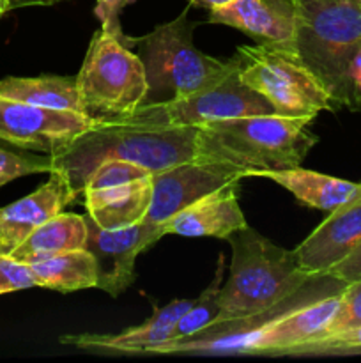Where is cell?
Segmentation results:
<instances>
[{"label": "cell", "instance_id": "1", "mask_svg": "<svg viewBox=\"0 0 361 363\" xmlns=\"http://www.w3.org/2000/svg\"><path fill=\"white\" fill-rule=\"evenodd\" d=\"M197 126H166L131 117L101 119L52 156V172L84 194L88 174L106 160H124L154 172L195 160Z\"/></svg>", "mask_w": 361, "mask_h": 363}, {"label": "cell", "instance_id": "2", "mask_svg": "<svg viewBox=\"0 0 361 363\" xmlns=\"http://www.w3.org/2000/svg\"><path fill=\"white\" fill-rule=\"evenodd\" d=\"M311 117L278 113L234 117L197 126L195 160L237 169L246 177L299 167L317 137Z\"/></svg>", "mask_w": 361, "mask_h": 363}, {"label": "cell", "instance_id": "3", "mask_svg": "<svg viewBox=\"0 0 361 363\" xmlns=\"http://www.w3.org/2000/svg\"><path fill=\"white\" fill-rule=\"evenodd\" d=\"M227 241L232 262L214 325L265 314L317 279L301 269L296 250L276 247L250 227L236 230Z\"/></svg>", "mask_w": 361, "mask_h": 363}, {"label": "cell", "instance_id": "4", "mask_svg": "<svg viewBox=\"0 0 361 363\" xmlns=\"http://www.w3.org/2000/svg\"><path fill=\"white\" fill-rule=\"evenodd\" d=\"M294 4L297 55L324 85L335 106L360 110L349 67L361 46V0H294Z\"/></svg>", "mask_w": 361, "mask_h": 363}, {"label": "cell", "instance_id": "5", "mask_svg": "<svg viewBox=\"0 0 361 363\" xmlns=\"http://www.w3.org/2000/svg\"><path fill=\"white\" fill-rule=\"evenodd\" d=\"M193 23L188 11L156 27L140 39H131L145 67V103H165L186 98L216 84L234 67V59L219 60L195 48Z\"/></svg>", "mask_w": 361, "mask_h": 363}, {"label": "cell", "instance_id": "6", "mask_svg": "<svg viewBox=\"0 0 361 363\" xmlns=\"http://www.w3.org/2000/svg\"><path fill=\"white\" fill-rule=\"evenodd\" d=\"M131 39L94 32L76 78L81 108L96 121L131 116L147 96L145 67L131 52Z\"/></svg>", "mask_w": 361, "mask_h": 363}, {"label": "cell", "instance_id": "7", "mask_svg": "<svg viewBox=\"0 0 361 363\" xmlns=\"http://www.w3.org/2000/svg\"><path fill=\"white\" fill-rule=\"evenodd\" d=\"M241 80L264 96L283 117H311L335 110L331 96L304 66L296 46L258 43L239 46L234 53Z\"/></svg>", "mask_w": 361, "mask_h": 363}, {"label": "cell", "instance_id": "8", "mask_svg": "<svg viewBox=\"0 0 361 363\" xmlns=\"http://www.w3.org/2000/svg\"><path fill=\"white\" fill-rule=\"evenodd\" d=\"M262 113L276 112L264 96L255 92L241 80L237 64L234 60L232 69L216 84L173 101L145 103L127 117L166 126H202L214 121Z\"/></svg>", "mask_w": 361, "mask_h": 363}, {"label": "cell", "instance_id": "9", "mask_svg": "<svg viewBox=\"0 0 361 363\" xmlns=\"http://www.w3.org/2000/svg\"><path fill=\"white\" fill-rule=\"evenodd\" d=\"M98 123L71 110H53L0 96V138L18 147L53 155Z\"/></svg>", "mask_w": 361, "mask_h": 363}, {"label": "cell", "instance_id": "10", "mask_svg": "<svg viewBox=\"0 0 361 363\" xmlns=\"http://www.w3.org/2000/svg\"><path fill=\"white\" fill-rule=\"evenodd\" d=\"M87 250L96 261L98 284L96 287L110 296L117 298L134 282V262L137 257L165 236V229L159 223L140 222L122 229H101L88 215Z\"/></svg>", "mask_w": 361, "mask_h": 363}, {"label": "cell", "instance_id": "11", "mask_svg": "<svg viewBox=\"0 0 361 363\" xmlns=\"http://www.w3.org/2000/svg\"><path fill=\"white\" fill-rule=\"evenodd\" d=\"M244 174L219 163L191 162L168 167L152 174V201L144 222L163 225L198 199L229 184L239 183Z\"/></svg>", "mask_w": 361, "mask_h": 363}, {"label": "cell", "instance_id": "12", "mask_svg": "<svg viewBox=\"0 0 361 363\" xmlns=\"http://www.w3.org/2000/svg\"><path fill=\"white\" fill-rule=\"evenodd\" d=\"M361 243V197L336 211L296 248L301 269L310 277L328 275Z\"/></svg>", "mask_w": 361, "mask_h": 363}, {"label": "cell", "instance_id": "13", "mask_svg": "<svg viewBox=\"0 0 361 363\" xmlns=\"http://www.w3.org/2000/svg\"><path fill=\"white\" fill-rule=\"evenodd\" d=\"M78 195L59 172L27 197L0 208V254H13L39 225L64 211Z\"/></svg>", "mask_w": 361, "mask_h": 363}, {"label": "cell", "instance_id": "14", "mask_svg": "<svg viewBox=\"0 0 361 363\" xmlns=\"http://www.w3.org/2000/svg\"><path fill=\"white\" fill-rule=\"evenodd\" d=\"M209 21L237 28L258 43L294 46L296 4L294 0H232L209 11Z\"/></svg>", "mask_w": 361, "mask_h": 363}, {"label": "cell", "instance_id": "15", "mask_svg": "<svg viewBox=\"0 0 361 363\" xmlns=\"http://www.w3.org/2000/svg\"><path fill=\"white\" fill-rule=\"evenodd\" d=\"M239 183L229 184L173 215L163 223L166 234L184 238H218L227 240L236 230L248 227L237 199Z\"/></svg>", "mask_w": 361, "mask_h": 363}, {"label": "cell", "instance_id": "16", "mask_svg": "<svg viewBox=\"0 0 361 363\" xmlns=\"http://www.w3.org/2000/svg\"><path fill=\"white\" fill-rule=\"evenodd\" d=\"M193 300H173L170 303L158 307L147 321L140 326L124 330L117 335H96V333H84V335H64L60 337L62 344H71L85 350H106V351H124V353H138L145 351L151 353L156 346L165 344L172 339V332L180 315L190 308Z\"/></svg>", "mask_w": 361, "mask_h": 363}, {"label": "cell", "instance_id": "17", "mask_svg": "<svg viewBox=\"0 0 361 363\" xmlns=\"http://www.w3.org/2000/svg\"><path fill=\"white\" fill-rule=\"evenodd\" d=\"M152 174L101 190L84 191L87 215L101 229H122L144 222L152 201Z\"/></svg>", "mask_w": 361, "mask_h": 363}, {"label": "cell", "instance_id": "18", "mask_svg": "<svg viewBox=\"0 0 361 363\" xmlns=\"http://www.w3.org/2000/svg\"><path fill=\"white\" fill-rule=\"evenodd\" d=\"M257 177L271 179L273 183L289 190L299 204L326 213L336 211L342 206L361 197V183H350L340 177L326 176V174L303 169L301 165L292 167V169L260 172Z\"/></svg>", "mask_w": 361, "mask_h": 363}, {"label": "cell", "instance_id": "19", "mask_svg": "<svg viewBox=\"0 0 361 363\" xmlns=\"http://www.w3.org/2000/svg\"><path fill=\"white\" fill-rule=\"evenodd\" d=\"M87 234L88 230L84 215L59 213L39 225L11 255L32 264L53 255L81 250L87 247Z\"/></svg>", "mask_w": 361, "mask_h": 363}, {"label": "cell", "instance_id": "20", "mask_svg": "<svg viewBox=\"0 0 361 363\" xmlns=\"http://www.w3.org/2000/svg\"><path fill=\"white\" fill-rule=\"evenodd\" d=\"M0 96L28 105L84 113L76 78L42 74L34 78L7 77L0 80Z\"/></svg>", "mask_w": 361, "mask_h": 363}, {"label": "cell", "instance_id": "21", "mask_svg": "<svg viewBox=\"0 0 361 363\" xmlns=\"http://www.w3.org/2000/svg\"><path fill=\"white\" fill-rule=\"evenodd\" d=\"M30 266L38 280V287L59 293H74L96 287L98 284L96 261L87 248L53 255L45 261L32 262Z\"/></svg>", "mask_w": 361, "mask_h": 363}, {"label": "cell", "instance_id": "22", "mask_svg": "<svg viewBox=\"0 0 361 363\" xmlns=\"http://www.w3.org/2000/svg\"><path fill=\"white\" fill-rule=\"evenodd\" d=\"M223 287V255L218 259V268H216V275L212 279L211 286L197 298L191 301L190 308L184 312L176 323V328L172 332V339L168 342H177V340H184L193 337L195 333L202 332V330L209 328L216 323L219 315V296H222ZM166 344V342H165Z\"/></svg>", "mask_w": 361, "mask_h": 363}, {"label": "cell", "instance_id": "23", "mask_svg": "<svg viewBox=\"0 0 361 363\" xmlns=\"http://www.w3.org/2000/svg\"><path fill=\"white\" fill-rule=\"evenodd\" d=\"M52 172V156L18 147L0 138V186L30 174Z\"/></svg>", "mask_w": 361, "mask_h": 363}, {"label": "cell", "instance_id": "24", "mask_svg": "<svg viewBox=\"0 0 361 363\" xmlns=\"http://www.w3.org/2000/svg\"><path fill=\"white\" fill-rule=\"evenodd\" d=\"M151 170L137 163L124 162V160H106L99 163L84 184V191L87 190H101V188L117 186V184L130 183V181L142 179L145 176H151Z\"/></svg>", "mask_w": 361, "mask_h": 363}, {"label": "cell", "instance_id": "25", "mask_svg": "<svg viewBox=\"0 0 361 363\" xmlns=\"http://www.w3.org/2000/svg\"><path fill=\"white\" fill-rule=\"evenodd\" d=\"M361 326V280L347 284L340 293V305L336 314L333 315L328 328L319 337L331 335V333L343 332V330L360 328ZM317 339V337H315Z\"/></svg>", "mask_w": 361, "mask_h": 363}, {"label": "cell", "instance_id": "26", "mask_svg": "<svg viewBox=\"0 0 361 363\" xmlns=\"http://www.w3.org/2000/svg\"><path fill=\"white\" fill-rule=\"evenodd\" d=\"M361 350V326L360 328L343 330L331 335L317 337L301 344L292 351V354H314V353H345V351Z\"/></svg>", "mask_w": 361, "mask_h": 363}, {"label": "cell", "instance_id": "27", "mask_svg": "<svg viewBox=\"0 0 361 363\" xmlns=\"http://www.w3.org/2000/svg\"><path fill=\"white\" fill-rule=\"evenodd\" d=\"M38 287L32 266L11 254H0V294Z\"/></svg>", "mask_w": 361, "mask_h": 363}, {"label": "cell", "instance_id": "28", "mask_svg": "<svg viewBox=\"0 0 361 363\" xmlns=\"http://www.w3.org/2000/svg\"><path fill=\"white\" fill-rule=\"evenodd\" d=\"M133 2L134 0H98L94 6V16L101 21L103 30L110 32L120 39H127L120 28L119 14L124 7Z\"/></svg>", "mask_w": 361, "mask_h": 363}, {"label": "cell", "instance_id": "29", "mask_svg": "<svg viewBox=\"0 0 361 363\" xmlns=\"http://www.w3.org/2000/svg\"><path fill=\"white\" fill-rule=\"evenodd\" d=\"M328 275L345 286L361 280V243L343 261H340Z\"/></svg>", "mask_w": 361, "mask_h": 363}, {"label": "cell", "instance_id": "30", "mask_svg": "<svg viewBox=\"0 0 361 363\" xmlns=\"http://www.w3.org/2000/svg\"><path fill=\"white\" fill-rule=\"evenodd\" d=\"M349 78L350 84H353L354 92H356L357 103H360V110H361V46L357 48V52L354 53L353 62H350L349 67Z\"/></svg>", "mask_w": 361, "mask_h": 363}, {"label": "cell", "instance_id": "31", "mask_svg": "<svg viewBox=\"0 0 361 363\" xmlns=\"http://www.w3.org/2000/svg\"><path fill=\"white\" fill-rule=\"evenodd\" d=\"M188 2H190V6L200 7V9L212 11V9H216V7L227 6V4H230L232 0H188Z\"/></svg>", "mask_w": 361, "mask_h": 363}, {"label": "cell", "instance_id": "32", "mask_svg": "<svg viewBox=\"0 0 361 363\" xmlns=\"http://www.w3.org/2000/svg\"><path fill=\"white\" fill-rule=\"evenodd\" d=\"M59 2H64V0H11V9L23 6H53Z\"/></svg>", "mask_w": 361, "mask_h": 363}, {"label": "cell", "instance_id": "33", "mask_svg": "<svg viewBox=\"0 0 361 363\" xmlns=\"http://www.w3.org/2000/svg\"><path fill=\"white\" fill-rule=\"evenodd\" d=\"M11 9V0H0V18Z\"/></svg>", "mask_w": 361, "mask_h": 363}]
</instances>
